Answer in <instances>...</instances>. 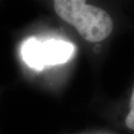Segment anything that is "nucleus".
<instances>
[{
  "instance_id": "obj_1",
  "label": "nucleus",
  "mask_w": 134,
  "mask_h": 134,
  "mask_svg": "<svg viewBox=\"0 0 134 134\" xmlns=\"http://www.w3.org/2000/svg\"><path fill=\"white\" fill-rule=\"evenodd\" d=\"M53 5L58 16L74 26L87 42H101L112 32L111 17L96 5L86 4L81 0H56Z\"/></svg>"
},
{
  "instance_id": "obj_2",
  "label": "nucleus",
  "mask_w": 134,
  "mask_h": 134,
  "mask_svg": "<svg viewBox=\"0 0 134 134\" xmlns=\"http://www.w3.org/2000/svg\"><path fill=\"white\" fill-rule=\"evenodd\" d=\"M75 52L72 44L50 39L42 42L38 39L28 38L20 47V54L25 64L35 71H42L48 66L67 63Z\"/></svg>"
},
{
  "instance_id": "obj_3",
  "label": "nucleus",
  "mask_w": 134,
  "mask_h": 134,
  "mask_svg": "<svg viewBox=\"0 0 134 134\" xmlns=\"http://www.w3.org/2000/svg\"><path fill=\"white\" fill-rule=\"evenodd\" d=\"M125 124L131 130H134V87L132 94H131V99H130V109L129 113L126 116L125 119Z\"/></svg>"
}]
</instances>
